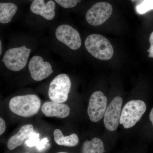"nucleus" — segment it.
I'll use <instances>...</instances> for the list:
<instances>
[{"instance_id": "obj_24", "label": "nucleus", "mask_w": 153, "mask_h": 153, "mask_svg": "<svg viewBox=\"0 0 153 153\" xmlns=\"http://www.w3.org/2000/svg\"><path fill=\"white\" fill-rule=\"evenodd\" d=\"M2 44H1V41H0V49H1V50H0V55L1 54L2 52Z\"/></svg>"}, {"instance_id": "obj_17", "label": "nucleus", "mask_w": 153, "mask_h": 153, "mask_svg": "<svg viewBox=\"0 0 153 153\" xmlns=\"http://www.w3.org/2000/svg\"><path fill=\"white\" fill-rule=\"evenodd\" d=\"M152 10H153V0H144L136 7L137 13L140 15L146 13Z\"/></svg>"}, {"instance_id": "obj_25", "label": "nucleus", "mask_w": 153, "mask_h": 153, "mask_svg": "<svg viewBox=\"0 0 153 153\" xmlns=\"http://www.w3.org/2000/svg\"><path fill=\"white\" fill-rule=\"evenodd\" d=\"M57 153H68L67 152H59Z\"/></svg>"}, {"instance_id": "obj_27", "label": "nucleus", "mask_w": 153, "mask_h": 153, "mask_svg": "<svg viewBox=\"0 0 153 153\" xmlns=\"http://www.w3.org/2000/svg\"><path fill=\"white\" fill-rule=\"evenodd\" d=\"M30 1H34V0H30Z\"/></svg>"}, {"instance_id": "obj_8", "label": "nucleus", "mask_w": 153, "mask_h": 153, "mask_svg": "<svg viewBox=\"0 0 153 153\" xmlns=\"http://www.w3.org/2000/svg\"><path fill=\"white\" fill-rule=\"evenodd\" d=\"M123 100L120 97H116L107 108L104 115L105 126L110 131L117 129L120 121Z\"/></svg>"}, {"instance_id": "obj_11", "label": "nucleus", "mask_w": 153, "mask_h": 153, "mask_svg": "<svg viewBox=\"0 0 153 153\" xmlns=\"http://www.w3.org/2000/svg\"><path fill=\"white\" fill-rule=\"evenodd\" d=\"M41 111L47 117H56L65 118L68 116L70 109L67 105L63 103L46 102L41 107Z\"/></svg>"}, {"instance_id": "obj_12", "label": "nucleus", "mask_w": 153, "mask_h": 153, "mask_svg": "<svg viewBox=\"0 0 153 153\" xmlns=\"http://www.w3.org/2000/svg\"><path fill=\"white\" fill-rule=\"evenodd\" d=\"M30 8L33 13L41 16L47 20H52L55 16V4L52 0L46 4L44 0H34Z\"/></svg>"}, {"instance_id": "obj_19", "label": "nucleus", "mask_w": 153, "mask_h": 153, "mask_svg": "<svg viewBox=\"0 0 153 153\" xmlns=\"http://www.w3.org/2000/svg\"><path fill=\"white\" fill-rule=\"evenodd\" d=\"M39 137V134L33 132L29 137L28 140L25 142V144L27 146L30 147L36 146L40 141Z\"/></svg>"}, {"instance_id": "obj_23", "label": "nucleus", "mask_w": 153, "mask_h": 153, "mask_svg": "<svg viewBox=\"0 0 153 153\" xmlns=\"http://www.w3.org/2000/svg\"><path fill=\"white\" fill-rule=\"evenodd\" d=\"M149 119L153 126V108L150 113Z\"/></svg>"}, {"instance_id": "obj_7", "label": "nucleus", "mask_w": 153, "mask_h": 153, "mask_svg": "<svg viewBox=\"0 0 153 153\" xmlns=\"http://www.w3.org/2000/svg\"><path fill=\"white\" fill-rule=\"evenodd\" d=\"M107 99L101 91H95L91 96L87 113L91 121L97 122L102 119L107 108Z\"/></svg>"}, {"instance_id": "obj_13", "label": "nucleus", "mask_w": 153, "mask_h": 153, "mask_svg": "<svg viewBox=\"0 0 153 153\" xmlns=\"http://www.w3.org/2000/svg\"><path fill=\"white\" fill-rule=\"evenodd\" d=\"M34 128L31 124L25 125L20 128L17 134L10 138L7 143V148L13 150L22 146L25 140L33 132Z\"/></svg>"}, {"instance_id": "obj_6", "label": "nucleus", "mask_w": 153, "mask_h": 153, "mask_svg": "<svg viewBox=\"0 0 153 153\" xmlns=\"http://www.w3.org/2000/svg\"><path fill=\"white\" fill-rule=\"evenodd\" d=\"M113 12L112 6L109 3L100 2L94 5L86 14V21L94 26L102 25L111 16Z\"/></svg>"}, {"instance_id": "obj_16", "label": "nucleus", "mask_w": 153, "mask_h": 153, "mask_svg": "<svg viewBox=\"0 0 153 153\" xmlns=\"http://www.w3.org/2000/svg\"><path fill=\"white\" fill-rule=\"evenodd\" d=\"M105 152L103 143L98 138L85 141L82 145V153H104Z\"/></svg>"}, {"instance_id": "obj_1", "label": "nucleus", "mask_w": 153, "mask_h": 153, "mask_svg": "<svg viewBox=\"0 0 153 153\" xmlns=\"http://www.w3.org/2000/svg\"><path fill=\"white\" fill-rule=\"evenodd\" d=\"M41 106V101L35 94L17 96L13 97L9 102V108L15 114L29 117L38 113Z\"/></svg>"}, {"instance_id": "obj_14", "label": "nucleus", "mask_w": 153, "mask_h": 153, "mask_svg": "<svg viewBox=\"0 0 153 153\" xmlns=\"http://www.w3.org/2000/svg\"><path fill=\"white\" fill-rule=\"evenodd\" d=\"M53 135L55 142L59 146L74 147L77 146L79 143V138L76 134L64 136L60 130L56 129L53 132Z\"/></svg>"}, {"instance_id": "obj_3", "label": "nucleus", "mask_w": 153, "mask_h": 153, "mask_svg": "<svg viewBox=\"0 0 153 153\" xmlns=\"http://www.w3.org/2000/svg\"><path fill=\"white\" fill-rule=\"evenodd\" d=\"M146 105L141 100H132L126 103L122 110L120 123L125 128L133 127L146 112Z\"/></svg>"}, {"instance_id": "obj_22", "label": "nucleus", "mask_w": 153, "mask_h": 153, "mask_svg": "<svg viewBox=\"0 0 153 153\" xmlns=\"http://www.w3.org/2000/svg\"><path fill=\"white\" fill-rule=\"evenodd\" d=\"M6 130V123L2 118H0V135H1L4 133Z\"/></svg>"}, {"instance_id": "obj_4", "label": "nucleus", "mask_w": 153, "mask_h": 153, "mask_svg": "<svg viewBox=\"0 0 153 153\" xmlns=\"http://www.w3.org/2000/svg\"><path fill=\"white\" fill-rule=\"evenodd\" d=\"M31 51L25 46L11 48L5 53L2 62L11 71H20L27 65Z\"/></svg>"}, {"instance_id": "obj_20", "label": "nucleus", "mask_w": 153, "mask_h": 153, "mask_svg": "<svg viewBox=\"0 0 153 153\" xmlns=\"http://www.w3.org/2000/svg\"><path fill=\"white\" fill-rule=\"evenodd\" d=\"M49 142V140L47 138H44L43 140L40 141L38 144L36 145V147L38 150L41 151L45 148V146Z\"/></svg>"}, {"instance_id": "obj_9", "label": "nucleus", "mask_w": 153, "mask_h": 153, "mask_svg": "<svg viewBox=\"0 0 153 153\" xmlns=\"http://www.w3.org/2000/svg\"><path fill=\"white\" fill-rule=\"evenodd\" d=\"M57 40L72 49L76 50L82 44L79 33L71 26L63 25L59 26L55 31Z\"/></svg>"}, {"instance_id": "obj_2", "label": "nucleus", "mask_w": 153, "mask_h": 153, "mask_svg": "<svg viewBox=\"0 0 153 153\" xmlns=\"http://www.w3.org/2000/svg\"><path fill=\"white\" fill-rule=\"evenodd\" d=\"M85 46L88 52L99 60H109L113 56L112 45L107 38L101 35H90L85 39Z\"/></svg>"}, {"instance_id": "obj_26", "label": "nucleus", "mask_w": 153, "mask_h": 153, "mask_svg": "<svg viewBox=\"0 0 153 153\" xmlns=\"http://www.w3.org/2000/svg\"><path fill=\"white\" fill-rule=\"evenodd\" d=\"M29 153V152H26V153Z\"/></svg>"}, {"instance_id": "obj_10", "label": "nucleus", "mask_w": 153, "mask_h": 153, "mask_svg": "<svg viewBox=\"0 0 153 153\" xmlns=\"http://www.w3.org/2000/svg\"><path fill=\"white\" fill-rule=\"evenodd\" d=\"M29 70L31 77L36 81L46 79L53 73L50 63L44 61L42 57L33 56L29 63Z\"/></svg>"}, {"instance_id": "obj_15", "label": "nucleus", "mask_w": 153, "mask_h": 153, "mask_svg": "<svg viewBox=\"0 0 153 153\" xmlns=\"http://www.w3.org/2000/svg\"><path fill=\"white\" fill-rule=\"evenodd\" d=\"M18 7L12 3H0V23L7 24L16 13Z\"/></svg>"}, {"instance_id": "obj_5", "label": "nucleus", "mask_w": 153, "mask_h": 153, "mask_svg": "<svg viewBox=\"0 0 153 153\" xmlns=\"http://www.w3.org/2000/svg\"><path fill=\"white\" fill-rule=\"evenodd\" d=\"M71 87L69 76L65 74H59L50 82L48 91L49 99L54 102H65L68 100Z\"/></svg>"}, {"instance_id": "obj_21", "label": "nucleus", "mask_w": 153, "mask_h": 153, "mask_svg": "<svg viewBox=\"0 0 153 153\" xmlns=\"http://www.w3.org/2000/svg\"><path fill=\"white\" fill-rule=\"evenodd\" d=\"M149 42L150 44V47L147 50V52H149V57L153 58V32L151 33L150 36Z\"/></svg>"}, {"instance_id": "obj_18", "label": "nucleus", "mask_w": 153, "mask_h": 153, "mask_svg": "<svg viewBox=\"0 0 153 153\" xmlns=\"http://www.w3.org/2000/svg\"><path fill=\"white\" fill-rule=\"evenodd\" d=\"M56 3L64 8H71L75 7L78 0H55Z\"/></svg>"}]
</instances>
